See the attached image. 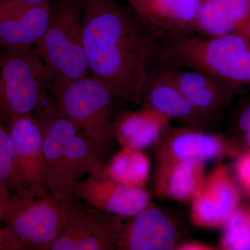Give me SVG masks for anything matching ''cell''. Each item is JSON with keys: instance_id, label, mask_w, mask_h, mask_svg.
I'll list each match as a JSON object with an SVG mask.
<instances>
[{"instance_id": "1", "label": "cell", "mask_w": 250, "mask_h": 250, "mask_svg": "<svg viewBox=\"0 0 250 250\" xmlns=\"http://www.w3.org/2000/svg\"><path fill=\"white\" fill-rule=\"evenodd\" d=\"M83 45L92 76L116 102L138 103L150 83L156 42L118 0H83Z\"/></svg>"}, {"instance_id": "2", "label": "cell", "mask_w": 250, "mask_h": 250, "mask_svg": "<svg viewBox=\"0 0 250 250\" xmlns=\"http://www.w3.org/2000/svg\"><path fill=\"white\" fill-rule=\"evenodd\" d=\"M36 118L42 129L47 190L57 201L70 203L83 176L104 174L103 159L84 133L52 102Z\"/></svg>"}, {"instance_id": "3", "label": "cell", "mask_w": 250, "mask_h": 250, "mask_svg": "<svg viewBox=\"0 0 250 250\" xmlns=\"http://www.w3.org/2000/svg\"><path fill=\"white\" fill-rule=\"evenodd\" d=\"M166 54L173 63L205 72L231 86L250 85V39L246 36L182 35L171 42Z\"/></svg>"}, {"instance_id": "4", "label": "cell", "mask_w": 250, "mask_h": 250, "mask_svg": "<svg viewBox=\"0 0 250 250\" xmlns=\"http://www.w3.org/2000/svg\"><path fill=\"white\" fill-rule=\"evenodd\" d=\"M50 95L56 107L84 133L101 157L111 150L116 142L113 110L116 101L104 83L89 75L54 82Z\"/></svg>"}, {"instance_id": "5", "label": "cell", "mask_w": 250, "mask_h": 250, "mask_svg": "<svg viewBox=\"0 0 250 250\" xmlns=\"http://www.w3.org/2000/svg\"><path fill=\"white\" fill-rule=\"evenodd\" d=\"M54 81L52 70L34 47L4 52L0 58V113L10 120L36 116L48 103Z\"/></svg>"}, {"instance_id": "6", "label": "cell", "mask_w": 250, "mask_h": 250, "mask_svg": "<svg viewBox=\"0 0 250 250\" xmlns=\"http://www.w3.org/2000/svg\"><path fill=\"white\" fill-rule=\"evenodd\" d=\"M83 0H57L44 35L34 48L48 65L56 82H66L89 75L83 45L81 7Z\"/></svg>"}, {"instance_id": "7", "label": "cell", "mask_w": 250, "mask_h": 250, "mask_svg": "<svg viewBox=\"0 0 250 250\" xmlns=\"http://www.w3.org/2000/svg\"><path fill=\"white\" fill-rule=\"evenodd\" d=\"M70 203L57 201L49 193L41 197L15 195L1 222L21 250H51L65 225Z\"/></svg>"}, {"instance_id": "8", "label": "cell", "mask_w": 250, "mask_h": 250, "mask_svg": "<svg viewBox=\"0 0 250 250\" xmlns=\"http://www.w3.org/2000/svg\"><path fill=\"white\" fill-rule=\"evenodd\" d=\"M8 129L14 142L16 174L21 196L41 197L49 193L42 146V129L32 115L15 116Z\"/></svg>"}, {"instance_id": "9", "label": "cell", "mask_w": 250, "mask_h": 250, "mask_svg": "<svg viewBox=\"0 0 250 250\" xmlns=\"http://www.w3.org/2000/svg\"><path fill=\"white\" fill-rule=\"evenodd\" d=\"M124 218L93 208L84 209L71 202L66 221L51 250H113Z\"/></svg>"}, {"instance_id": "10", "label": "cell", "mask_w": 250, "mask_h": 250, "mask_svg": "<svg viewBox=\"0 0 250 250\" xmlns=\"http://www.w3.org/2000/svg\"><path fill=\"white\" fill-rule=\"evenodd\" d=\"M125 221L118 250H177L184 241V229L173 215L149 205Z\"/></svg>"}, {"instance_id": "11", "label": "cell", "mask_w": 250, "mask_h": 250, "mask_svg": "<svg viewBox=\"0 0 250 250\" xmlns=\"http://www.w3.org/2000/svg\"><path fill=\"white\" fill-rule=\"evenodd\" d=\"M156 162L195 160L207 164L234 152L223 136L205 129L184 126H166L152 147Z\"/></svg>"}, {"instance_id": "12", "label": "cell", "mask_w": 250, "mask_h": 250, "mask_svg": "<svg viewBox=\"0 0 250 250\" xmlns=\"http://www.w3.org/2000/svg\"><path fill=\"white\" fill-rule=\"evenodd\" d=\"M50 14L49 3L0 1V49L4 53L34 47L45 33Z\"/></svg>"}, {"instance_id": "13", "label": "cell", "mask_w": 250, "mask_h": 250, "mask_svg": "<svg viewBox=\"0 0 250 250\" xmlns=\"http://www.w3.org/2000/svg\"><path fill=\"white\" fill-rule=\"evenodd\" d=\"M75 198L93 208L129 218L152 205L146 188L129 187L108 178L104 174L88 175L80 181L75 190Z\"/></svg>"}, {"instance_id": "14", "label": "cell", "mask_w": 250, "mask_h": 250, "mask_svg": "<svg viewBox=\"0 0 250 250\" xmlns=\"http://www.w3.org/2000/svg\"><path fill=\"white\" fill-rule=\"evenodd\" d=\"M236 184L225 166L217 167L191 202V220L195 226L220 228L239 207Z\"/></svg>"}, {"instance_id": "15", "label": "cell", "mask_w": 250, "mask_h": 250, "mask_svg": "<svg viewBox=\"0 0 250 250\" xmlns=\"http://www.w3.org/2000/svg\"><path fill=\"white\" fill-rule=\"evenodd\" d=\"M139 104L159 112L168 119L184 122L191 127L205 129L210 123L179 89L171 72L151 80Z\"/></svg>"}, {"instance_id": "16", "label": "cell", "mask_w": 250, "mask_h": 250, "mask_svg": "<svg viewBox=\"0 0 250 250\" xmlns=\"http://www.w3.org/2000/svg\"><path fill=\"white\" fill-rule=\"evenodd\" d=\"M205 164L195 160L156 162L154 193L163 198L191 204L205 183Z\"/></svg>"}, {"instance_id": "17", "label": "cell", "mask_w": 250, "mask_h": 250, "mask_svg": "<svg viewBox=\"0 0 250 250\" xmlns=\"http://www.w3.org/2000/svg\"><path fill=\"white\" fill-rule=\"evenodd\" d=\"M176 84L197 111L211 122L228 106L233 86L197 70L171 72Z\"/></svg>"}, {"instance_id": "18", "label": "cell", "mask_w": 250, "mask_h": 250, "mask_svg": "<svg viewBox=\"0 0 250 250\" xmlns=\"http://www.w3.org/2000/svg\"><path fill=\"white\" fill-rule=\"evenodd\" d=\"M170 120L147 106L121 112L113 119V135L121 147L143 150L160 139Z\"/></svg>"}, {"instance_id": "19", "label": "cell", "mask_w": 250, "mask_h": 250, "mask_svg": "<svg viewBox=\"0 0 250 250\" xmlns=\"http://www.w3.org/2000/svg\"><path fill=\"white\" fill-rule=\"evenodd\" d=\"M195 30L206 37L236 34L250 39V0H206Z\"/></svg>"}, {"instance_id": "20", "label": "cell", "mask_w": 250, "mask_h": 250, "mask_svg": "<svg viewBox=\"0 0 250 250\" xmlns=\"http://www.w3.org/2000/svg\"><path fill=\"white\" fill-rule=\"evenodd\" d=\"M206 0H156L143 21L171 32L195 30Z\"/></svg>"}, {"instance_id": "21", "label": "cell", "mask_w": 250, "mask_h": 250, "mask_svg": "<svg viewBox=\"0 0 250 250\" xmlns=\"http://www.w3.org/2000/svg\"><path fill=\"white\" fill-rule=\"evenodd\" d=\"M150 159L143 150L121 147L104 166V174L129 187L145 188L151 173Z\"/></svg>"}, {"instance_id": "22", "label": "cell", "mask_w": 250, "mask_h": 250, "mask_svg": "<svg viewBox=\"0 0 250 250\" xmlns=\"http://www.w3.org/2000/svg\"><path fill=\"white\" fill-rule=\"evenodd\" d=\"M221 228L222 250H250V210L238 207Z\"/></svg>"}, {"instance_id": "23", "label": "cell", "mask_w": 250, "mask_h": 250, "mask_svg": "<svg viewBox=\"0 0 250 250\" xmlns=\"http://www.w3.org/2000/svg\"><path fill=\"white\" fill-rule=\"evenodd\" d=\"M0 186L18 192L14 142L0 113Z\"/></svg>"}, {"instance_id": "24", "label": "cell", "mask_w": 250, "mask_h": 250, "mask_svg": "<svg viewBox=\"0 0 250 250\" xmlns=\"http://www.w3.org/2000/svg\"><path fill=\"white\" fill-rule=\"evenodd\" d=\"M236 173L242 187L250 194V151H246L238 158Z\"/></svg>"}, {"instance_id": "25", "label": "cell", "mask_w": 250, "mask_h": 250, "mask_svg": "<svg viewBox=\"0 0 250 250\" xmlns=\"http://www.w3.org/2000/svg\"><path fill=\"white\" fill-rule=\"evenodd\" d=\"M0 250H21L19 245L0 222Z\"/></svg>"}, {"instance_id": "26", "label": "cell", "mask_w": 250, "mask_h": 250, "mask_svg": "<svg viewBox=\"0 0 250 250\" xmlns=\"http://www.w3.org/2000/svg\"><path fill=\"white\" fill-rule=\"evenodd\" d=\"M126 1L143 20L156 0H126Z\"/></svg>"}, {"instance_id": "27", "label": "cell", "mask_w": 250, "mask_h": 250, "mask_svg": "<svg viewBox=\"0 0 250 250\" xmlns=\"http://www.w3.org/2000/svg\"><path fill=\"white\" fill-rule=\"evenodd\" d=\"M237 126L241 134L250 131V104L242 110L237 121Z\"/></svg>"}, {"instance_id": "28", "label": "cell", "mask_w": 250, "mask_h": 250, "mask_svg": "<svg viewBox=\"0 0 250 250\" xmlns=\"http://www.w3.org/2000/svg\"><path fill=\"white\" fill-rule=\"evenodd\" d=\"M214 247L209 246L200 242L183 241L178 247L177 250H214Z\"/></svg>"}, {"instance_id": "29", "label": "cell", "mask_w": 250, "mask_h": 250, "mask_svg": "<svg viewBox=\"0 0 250 250\" xmlns=\"http://www.w3.org/2000/svg\"><path fill=\"white\" fill-rule=\"evenodd\" d=\"M10 197V190L7 188L0 186V222L1 221L3 215H4L5 208L9 201Z\"/></svg>"}, {"instance_id": "30", "label": "cell", "mask_w": 250, "mask_h": 250, "mask_svg": "<svg viewBox=\"0 0 250 250\" xmlns=\"http://www.w3.org/2000/svg\"><path fill=\"white\" fill-rule=\"evenodd\" d=\"M243 142H244L245 147H246V151H250V131L243 134Z\"/></svg>"}, {"instance_id": "31", "label": "cell", "mask_w": 250, "mask_h": 250, "mask_svg": "<svg viewBox=\"0 0 250 250\" xmlns=\"http://www.w3.org/2000/svg\"><path fill=\"white\" fill-rule=\"evenodd\" d=\"M26 4H41V3H49V0H20Z\"/></svg>"}, {"instance_id": "32", "label": "cell", "mask_w": 250, "mask_h": 250, "mask_svg": "<svg viewBox=\"0 0 250 250\" xmlns=\"http://www.w3.org/2000/svg\"><path fill=\"white\" fill-rule=\"evenodd\" d=\"M3 1V0H0V1Z\"/></svg>"}]
</instances>
